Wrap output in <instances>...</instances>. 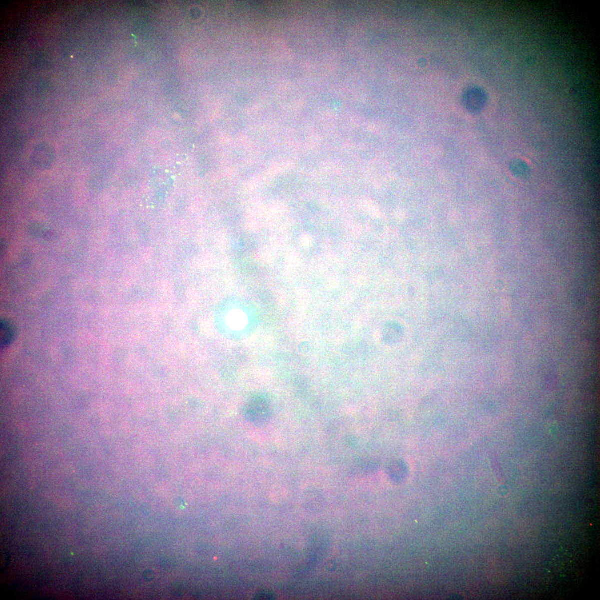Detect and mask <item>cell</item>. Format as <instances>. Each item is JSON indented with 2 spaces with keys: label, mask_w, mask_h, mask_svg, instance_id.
<instances>
[{
  "label": "cell",
  "mask_w": 600,
  "mask_h": 600,
  "mask_svg": "<svg viewBox=\"0 0 600 600\" xmlns=\"http://www.w3.org/2000/svg\"><path fill=\"white\" fill-rule=\"evenodd\" d=\"M509 168L513 174L520 179L528 180L532 175V170L527 163L519 158L510 162Z\"/></svg>",
  "instance_id": "cell-1"
},
{
  "label": "cell",
  "mask_w": 600,
  "mask_h": 600,
  "mask_svg": "<svg viewBox=\"0 0 600 600\" xmlns=\"http://www.w3.org/2000/svg\"><path fill=\"white\" fill-rule=\"evenodd\" d=\"M247 322V316L241 310H232L227 316V323L232 329H241L246 325Z\"/></svg>",
  "instance_id": "cell-2"
},
{
  "label": "cell",
  "mask_w": 600,
  "mask_h": 600,
  "mask_svg": "<svg viewBox=\"0 0 600 600\" xmlns=\"http://www.w3.org/2000/svg\"><path fill=\"white\" fill-rule=\"evenodd\" d=\"M14 335V331L12 325L7 321L2 320L0 324L1 348H3L10 344L13 339Z\"/></svg>",
  "instance_id": "cell-3"
}]
</instances>
